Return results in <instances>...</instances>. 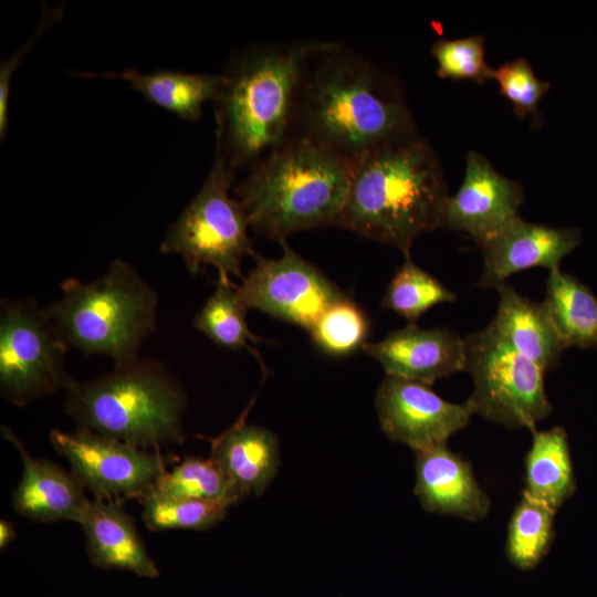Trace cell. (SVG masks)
<instances>
[{
  "label": "cell",
  "instance_id": "17",
  "mask_svg": "<svg viewBox=\"0 0 597 597\" xmlns=\"http://www.w3.org/2000/svg\"><path fill=\"white\" fill-rule=\"evenodd\" d=\"M1 433L17 448L23 463L21 481L12 493L17 513L34 522L81 524L91 500L73 473L53 462L33 458L8 427L2 426Z\"/></svg>",
  "mask_w": 597,
  "mask_h": 597
},
{
  "label": "cell",
  "instance_id": "10",
  "mask_svg": "<svg viewBox=\"0 0 597 597\" xmlns=\"http://www.w3.org/2000/svg\"><path fill=\"white\" fill-rule=\"evenodd\" d=\"M50 441L84 489L98 499L142 501L166 470L159 450L150 452L86 429H55L50 432Z\"/></svg>",
  "mask_w": 597,
  "mask_h": 597
},
{
  "label": "cell",
  "instance_id": "11",
  "mask_svg": "<svg viewBox=\"0 0 597 597\" xmlns=\"http://www.w3.org/2000/svg\"><path fill=\"white\" fill-rule=\"evenodd\" d=\"M282 256L268 259L255 252V266L235 285L245 310L255 308L307 331L320 315L345 294L314 264L286 242Z\"/></svg>",
  "mask_w": 597,
  "mask_h": 597
},
{
  "label": "cell",
  "instance_id": "26",
  "mask_svg": "<svg viewBox=\"0 0 597 597\" xmlns=\"http://www.w3.org/2000/svg\"><path fill=\"white\" fill-rule=\"evenodd\" d=\"M245 312L235 284L219 277L214 292L196 314L193 327L221 347L231 350L250 348V343H261L262 339L250 331Z\"/></svg>",
  "mask_w": 597,
  "mask_h": 597
},
{
  "label": "cell",
  "instance_id": "13",
  "mask_svg": "<svg viewBox=\"0 0 597 597\" xmlns=\"http://www.w3.org/2000/svg\"><path fill=\"white\" fill-rule=\"evenodd\" d=\"M523 202L520 182L499 174L483 155L469 151L461 187L446 201L442 227L465 232L481 248L520 217Z\"/></svg>",
  "mask_w": 597,
  "mask_h": 597
},
{
  "label": "cell",
  "instance_id": "21",
  "mask_svg": "<svg viewBox=\"0 0 597 597\" xmlns=\"http://www.w3.org/2000/svg\"><path fill=\"white\" fill-rule=\"evenodd\" d=\"M83 75L124 80L150 103L189 122L201 118L203 105L208 101H214L221 85L220 73H186L171 70L140 73L125 69L122 72L83 73Z\"/></svg>",
  "mask_w": 597,
  "mask_h": 597
},
{
  "label": "cell",
  "instance_id": "18",
  "mask_svg": "<svg viewBox=\"0 0 597 597\" xmlns=\"http://www.w3.org/2000/svg\"><path fill=\"white\" fill-rule=\"evenodd\" d=\"M91 563L103 569H123L156 578L159 570L122 501L94 498L81 523Z\"/></svg>",
  "mask_w": 597,
  "mask_h": 597
},
{
  "label": "cell",
  "instance_id": "24",
  "mask_svg": "<svg viewBox=\"0 0 597 597\" xmlns=\"http://www.w3.org/2000/svg\"><path fill=\"white\" fill-rule=\"evenodd\" d=\"M151 494L168 499L221 502L232 505L247 494L211 459L188 455L171 470H165Z\"/></svg>",
  "mask_w": 597,
  "mask_h": 597
},
{
  "label": "cell",
  "instance_id": "1",
  "mask_svg": "<svg viewBox=\"0 0 597 597\" xmlns=\"http://www.w3.org/2000/svg\"><path fill=\"white\" fill-rule=\"evenodd\" d=\"M416 136L411 111L390 75L339 42L311 41L296 90L291 138L310 140L353 163Z\"/></svg>",
  "mask_w": 597,
  "mask_h": 597
},
{
  "label": "cell",
  "instance_id": "25",
  "mask_svg": "<svg viewBox=\"0 0 597 597\" xmlns=\"http://www.w3.org/2000/svg\"><path fill=\"white\" fill-rule=\"evenodd\" d=\"M556 511L522 493L506 533L505 554L522 570L536 567L547 555L554 540Z\"/></svg>",
  "mask_w": 597,
  "mask_h": 597
},
{
  "label": "cell",
  "instance_id": "15",
  "mask_svg": "<svg viewBox=\"0 0 597 597\" xmlns=\"http://www.w3.org/2000/svg\"><path fill=\"white\" fill-rule=\"evenodd\" d=\"M362 349L383 366L386 375L430 386L465 370L464 339L444 327L425 329L408 323L378 342H367Z\"/></svg>",
  "mask_w": 597,
  "mask_h": 597
},
{
  "label": "cell",
  "instance_id": "16",
  "mask_svg": "<svg viewBox=\"0 0 597 597\" xmlns=\"http://www.w3.org/2000/svg\"><path fill=\"white\" fill-rule=\"evenodd\" d=\"M415 494L421 506L470 522L486 517L491 500L479 484L471 462L447 443L416 452Z\"/></svg>",
  "mask_w": 597,
  "mask_h": 597
},
{
  "label": "cell",
  "instance_id": "23",
  "mask_svg": "<svg viewBox=\"0 0 597 597\" xmlns=\"http://www.w3.org/2000/svg\"><path fill=\"white\" fill-rule=\"evenodd\" d=\"M543 302L566 348L597 347V297L588 286L561 269L554 270Z\"/></svg>",
  "mask_w": 597,
  "mask_h": 597
},
{
  "label": "cell",
  "instance_id": "4",
  "mask_svg": "<svg viewBox=\"0 0 597 597\" xmlns=\"http://www.w3.org/2000/svg\"><path fill=\"white\" fill-rule=\"evenodd\" d=\"M350 168L337 153L291 138L250 168L232 192L250 228L280 242L296 232L339 227Z\"/></svg>",
  "mask_w": 597,
  "mask_h": 597
},
{
  "label": "cell",
  "instance_id": "20",
  "mask_svg": "<svg viewBox=\"0 0 597 597\" xmlns=\"http://www.w3.org/2000/svg\"><path fill=\"white\" fill-rule=\"evenodd\" d=\"M210 458L247 495H261L280 465L277 438L243 419L211 441Z\"/></svg>",
  "mask_w": 597,
  "mask_h": 597
},
{
  "label": "cell",
  "instance_id": "32",
  "mask_svg": "<svg viewBox=\"0 0 597 597\" xmlns=\"http://www.w3.org/2000/svg\"><path fill=\"white\" fill-rule=\"evenodd\" d=\"M63 14V9L55 7L52 9L42 10L41 22L34 30L32 36L20 48L11 59L6 60L0 65V137L3 140L7 136L9 127V95L10 85L14 71L19 66V63L25 52L33 45L35 40L50 28L55 21H57Z\"/></svg>",
  "mask_w": 597,
  "mask_h": 597
},
{
  "label": "cell",
  "instance_id": "7",
  "mask_svg": "<svg viewBox=\"0 0 597 597\" xmlns=\"http://www.w3.org/2000/svg\"><path fill=\"white\" fill-rule=\"evenodd\" d=\"M234 175L216 147L201 188L169 226L160 243L163 253L181 256L192 274L211 265L221 279H242L241 263L254 253L248 216L239 200L230 196Z\"/></svg>",
  "mask_w": 597,
  "mask_h": 597
},
{
  "label": "cell",
  "instance_id": "30",
  "mask_svg": "<svg viewBox=\"0 0 597 597\" xmlns=\"http://www.w3.org/2000/svg\"><path fill=\"white\" fill-rule=\"evenodd\" d=\"M484 51V38L480 34L436 41L431 53L437 61V76L484 83L493 70L485 61Z\"/></svg>",
  "mask_w": 597,
  "mask_h": 597
},
{
  "label": "cell",
  "instance_id": "19",
  "mask_svg": "<svg viewBox=\"0 0 597 597\" xmlns=\"http://www.w3.org/2000/svg\"><path fill=\"white\" fill-rule=\"evenodd\" d=\"M498 311L491 329L546 374L561 364L566 349L544 304L521 295L505 283L498 289Z\"/></svg>",
  "mask_w": 597,
  "mask_h": 597
},
{
  "label": "cell",
  "instance_id": "8",
  "mask_svg": "<svg viewBox=\"0 0 597 597\" xmlns=\"http://www.w3.org/2000/svg\"><path fill=\"white\" fill-rule=\"evenodd\" d=\"M465 370L473 391L464 402L472 415L507 428L534 429L553 406L545 373L515 350L488 325L464 338Z\"/></svg>",
  "mask_w": 597,
  "mask_h": 597
},
{
  "label": "cell",
  "instance_id": "5",
  "mask_svg": "<svg viewBox=\"0 0 597 597\" xmlns=\"http://www.w3.org/2000/svg\"><path fill=\"white\" fill-rule=\"evenodd\" d=\"M187 395L169 368L137 357L101 377L75 381L65 411L80 429L142 449L185 441Z\"/></svg>",
  "mask_w": 597,
  "mask_h": 597
},
{
  "label": "cell",
  "instance_id": "6",
  "mask_svg": "<svg viewBox=\"0 0 597 597\" xmlns=\"http://www.w3.org/2000/svg\"><path fill=\"white\" fill-rule=\"evenodd\" d=\"M60 289L45 311L69 348L105 355L114 366L139 357L156 328L158 297L135 268L116 259L101 277H67Z\"/></svg>",
  "mask_w": 597,
  "mask_h": 597
},
{
  "label": "cell",
  "instance_id": "33",
  "mask_svg": "<svg viewBox=\"0 0 597 597\" xmlns=\"http://www.w3.org/2000/svg\"><path fill=\"white\" fill-rule=\"evenodd\" d=\"M17 536L13 524L7 520L0 522V548L6 549L7 546L14 541Z\"/></svg>",
  "mask_w": 597,
  "mask_h": 597
},
{
  "label": "cell",
  "instance_id": "12",
  "mask_svg": "<svg viewBox=\"0 0 597 597\" xmlns=\"http://www.w3.org/2000/svg\"><path fill=\"white\" fill-rule=\"evenodd\" d=\"M375 405L385 434L415 453L447 443L472 417L465 404L442 399L430 385L390 375L381 381Z\"/></svg>",
  "mask_w": 597,
  "mask_h": 597
},
{
  "label": "cell",
  "instance_id": "14",
  "mask_svg": "<svg viewBox=\"0 0 597 597\" xmlns=\"http://www.w3.org/2000/svg\"><path fill=\"white\" fill-rule=\"evenodd\" d=\"M580 238L578 228H553L519 217L481 247L484 266L478 285L498 290L520 271L534 266L557 270Z\"/></svg>",
  "mask_w": 597,
  "mask_h": 597
},
{
  "label": "cell",
  "instance_id": "29",
  "mask_svg": "<svg viewBox=\"0 0 597 597\" xmlns=\"http://www.w3.org/2000/svg\"><path fill=\"white\" fill-rule=\"evenodd\" d=\"M142 520L149 531L208 530L221 522L230 505L187 499H168L149 493L142 500Z\"/></svg>",
  "mask_w": 597,
  "mask_h": 597
},
{
  "label": "cell",
  "instance_id": "22",
  "mask_svg": "<svg viewBox=\"0 0 597 597\" xmlns=\"http://www.w3.org/2000/svg\"><path fill=\"white\" fill-rule=\"evenodd\" d=\"M532 436V444L525 455L522 493L557 512L575 489L567 433L562 427L534 428Z\"/></svg>",
  "mask_w": 597,
  "mask_h": 597
},
{
  "label": "cell",
  "instance_id": "2",
  "mask_svg": "<svg viewBox=\"0 0 597 597\" xmlns=\"http://www.w3.org/2000/svg\"><path fill=\"white\" fill-rule=\"evenodd\" d=\"M448 197L439 158L418 135L352 163L339 228L407 254L419 235L442 228Z\"/></svg>",
  "mask_w": 597,
  "mask_h": 597
},
{
  "label": "cell",
  "instance_id": "28",
  "mask_svg": "<svg viewBox=\"0 0 597 597\" xmlns=\"http://www.w3.org/2000/svg\"><path fill=\"white\" fill-rule=\"evenodd\" d=\"M369 332L367 314L346 295L332 303L308 331L314 344L332 356L349 355L362 348Z\"/></svg>",
  "mask_w": 597,
  "mask_h": 597
},
{
  "label": "cell",
  "instance_id": "31",
  "mask_svg": "<svg viewBox=\"0 0 597 597\" xmlns=\"http://www.w3.org/2000/svg\"><path fill=\"white\" fill-rule=\"evenodd\" d=\"M491 78L496 81L501 95L513 104L517 117L531 115L534 123L541 122L538 103L551 85L536 77L525 57L505 62L493 69Z\"/></svg>",
  "mask_w": 597,
  "mask_h": 597
},
{
  "label": "cell",
  "instance_id": "3",
  "mask_svg": "<svg viewBox=\"0 0 597 597\" xmlns=\"http://www.w3.org/2000/svg\"><path fill=\"white\" fill-rule=\"evenodd\" d=\"M311 41L252 44L228 59L214 98L216 147L231 169L252 168L291 138Z\"/></svg>",
  "mask_w": 597,
  "mask_h": 597
},
{
  "label": "cell",
  "instance_id": "9",
  "mask_svg": "<svg viewBox=\"0 0 597 597\" xmlns=\"http://www.w3.org/2000/svg\"><path fill=\"white\" fill-rule=\"evenodd\" d=\"M69 346L45 307L33 298H2L0 304V390L24 407L75 381L65 366Z\"/></svg>",
  "mask_w": 597,
  "mask_h": 597
},
{
  "label": "cell",
  "instance_id": "27",
  "mask_svg": "<svg viewBox=\"0 0 597 597\" xmlns=\"http://www.w3.org/2000/svg\"><path fill=\"white\" fill-rule=\"evenodd\" d=\"M455 300L457 295L450 289L418 266L407 253L387 286L381 307L416 323L434 305Z\"/></svg>",
  "mask_w": 597,
  "mask_h": 597
}]
</instances>
